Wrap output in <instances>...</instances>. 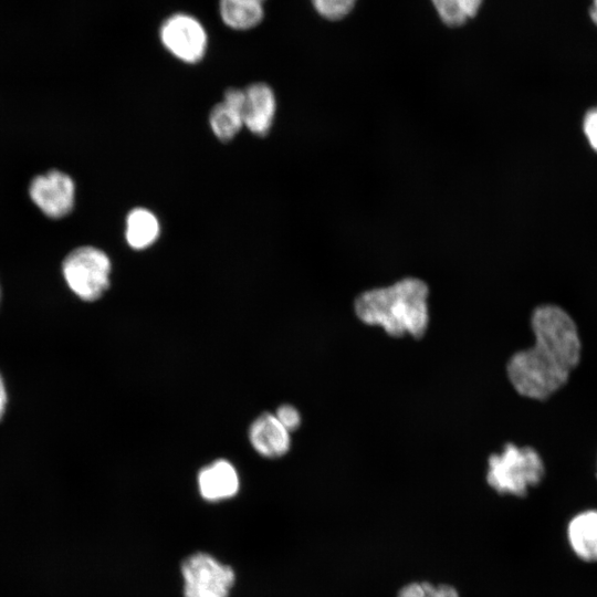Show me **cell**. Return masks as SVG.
<instances>
[{
	"mask_svg": "<svg viewBox=\"0 0 597 597\" xmlns=\"http://www.w3.org/2000/svg\"><path fill=\"white\" fill-rule=\"evenodd\" d=\"M534 344L506 364L513 388L523 397L548 398L563 387L580 359V338L573 318L557 305H541L532 314Z\"/></svg>",
	"mask_w": 597,
	"mask_h": 597,
	"instance_id": "obj_1",
	"label": "cell"
},
{
	"mask_svg": "<svg viewBox=\"0 0 597 597\" xmlns=\"http://www.w3.org/2000/svg\"><path fill=\"white\" fill-rule=\"evenodd\" d=\"M429 289L415 277L359 294L354 302L356 316L367 325L381 326L390 336L409 334L420 338L429 325Z\"/></svg>",
	"mask_w": 597,
	"mask_h": 597,
	"instance_id": "obj_2",
	"label": "cell"
},
{
	"mask_svg": "<svg viewBox=\"0 0 597 597\" xmlns=\"http://www.w3.org/2000/svg\"><path fill=\"white\" fill-rule=\"evenodd\" d=\"M544 463L532 447L507 443L488 460L486 483L501 495L525 496L544 475Z\"/></svg>",
	"mask_w": 597,
	"mask_h": 597,
	"instance_id": "obj_3",
	"label": "cell"
},
{
	"mask_svg": "<svg viewBox=\"0 0 597 597\" xmlns=\"http://www.w3.org/2000/svg\"><path fill=\"white\" fill-rule=\"evenodd\" d=\"M112 265L107 254L95 247H80L64 259L62 272L71 291L81 300L93 302L109 286Z\"/></svg>",
	"mask_w": 597,
	"mask_h": 597,
	"instance_id": "obj_4",
	"label": "cell"
},
{
	"mask_svg": "<svg viewBox=\"0 0 597 597\" xmlns=\"http://www.w3.org/2000/svg\"><path fill=\"white\" fill-rule=\"evenodd\" d=\"M185 597H229L234 572L207 553L188 556L181 564Z\"/></svg>",
	"mask_w": 597,
	"mask_h": 597,
	"instance_id": "obj_5",
	"label": "cell"
},
{
	"mask_svg": "<svg viewBox=\"0 0 597 597\" xmlns=\"http://www.w3.org/2000/svg\"><path fill=\"white\" fill-rule=\"evenodd\" d=\"M163 45L176 59L193 64L205 56L208 36L203 25L187 13H175L167 18L159 30Z\"/></svg>",
	"mask_w": 597,
	"mask_h": 597,
	"instance_id": "obj_6",
	"label": "cell"
},
{
	"mask_svg": "<svg viewBox=\"0 0 597 597\" xmlns=\"http://www.w3.org/2000/svg\"><path fill=\"white\" fill-rule=\"evenodd\" d=\"M29 193L44 214L50 218H62L73 208L75 186L65 172L50 170L32 180Z\"/></svg>",
	"mask_w": 597,
	"mask_h": 597,
	"instance_id": "obj_7",
	"label": "cell"
},
{
	"mask_svg": "<svg viewBox=\"0 0 597 597\" xmlns=\"http://www.w3.org/2000/svg\"><path fill=\"white\" fill-rule=\"evenodd\" d=\"M244 91L242 107L243 127L256 136H265L271 130L276 100L270 85L263 82L250 84Z\"/></svg>",
	"mask_w": 597,
	"mask_h": 597,
	"instance_id": "obj_8",
	"label": "cell"
},
{
	"mask_svg": "<svg viewBox=\"0 0 597 597\" xmlns=\"http://www.w3.org/2000/svg\"><path fill=\"white\" fill-rule=\"evenodd\" d=\"M249 440L253 449L265 458L282 457L291 446L290 432L269 412L262 413L251 423Z\"/></svg>",
	"mask_w": 597,
	"mask_h": 597,
	"instance_id": "obj_9",
	"label": "cell"
},
{
	"mask_svg": "<svg viewBox=\"0 0 597 597\" xmlns=\"http://www.w3.org/2000/svg\"><path fill=\"white\" fill-rule=\"evenodd\" d=\"M198 486L201 496L207 501H221L238 493L239 476L230 462L220 459L199 472Z\"/></svg>",
	"mask_w": 597,
	"mask_h": 597,
	"instance_id": "obj_10",
	"label": "cell"
},
{
	"mask_svg": "<svg viewBox=\"0 0 597 597\" xmlns=\"http://www.w3.org/2000/svg\"><path fill=\"white\" fill-rule=\"evenodd\" d=\"M568 540L574 552L585 561H597V511L588 510L568 524Z\"/></svg>",
	"mask_w": 597,
	"mask_h": 597,
	"instance_id": "obj_11",
	"label": "cell"
},
{
	"mask_svg": "<svg viewBox=\"0 0 597 597\" xmlns=\"http://www.w3.org/2000/svg\"><path fill=\"white\" fill-rule=\"evenodd\" d=\"M159 233V220L150 210L137 207L127 214L125 238L132 249L149 248L157 241Z\"/></svg>",
	"mask_w": 597,
	"mask_h": 597,
	"instance_id": "obj_12",
	"label": "cell"
},
{
	"mask_svg": "<svg viewBox=\"0 0 597 597\" xmlns=\"http://www.w3.org/2000/svg\"><path fill=\"white\" fill-rule=\"evenodd\" d=\"M219 12L223 23L238 31L255 28L264 18L263 3L248 0H220Z\"/></svg>",
	"mask_w": 597,
	"mask_h": 597,
	"instance_id": "obj_13",
	"label": "cell"
},
{
	"mask_svg": "<svg viewBox=\"0 0 597 597\" xmlns=\"http://www.w3.org/2000/svg\"><path fill=\"white\" fill-rule=\"evenodd\" d=\"M213 135L221 142H229L243 127L242 106L224 101L216 104L209 115Z\"/></svg>",
	"mask_w": 597,
	"mask_h": 597,
	"instance_id": "obj_14",
	"label": "cell"
},
{
	"mask_svg": "<svg viewBox=\"0 0 597 597\" xmlns=\"http://www.w3.org/2000/svg\"><path fill=\"white\" fill-rule=\"evenodd\" d=\"M431 3L442 23L458 28L478 14L483 0H431Z\"/></svg>",
	"mask_w": 597,
	"mask_h": 597,
	"instance_id": "obj_15",
	"label": "cell"
},
{
	"mask_svg": "<svg viewBox=\"0 0 597 597\" xmlns=\"http://www.w3.org/2000/svg\"><path fill=\"white\" fill-rule=\"evenodd\" d=\"M397 597H461L451 584H434L429 580H412L401 586Z\"/></svg>",
	"mask_w": 597,
	"mask_h": 597,
	"instance_id": "obj_16",
	"label": "cell"
},
{
	"mask_svg": "<svg viewBox=\"0 0 597 597\" xmlns=\"http://www.w3.org/2000/svg\"><path fill=\"white\" fill-rule=\"evenodd\" d=\"M315 11L324 19L338 21L346 18L358 0H311Z\"/></svg>",
	"mask_w": 597,
	"mask_h": 597,
	"instance_id": "obj_17",
	"label": "cell"
},
{
	"mask_svg": "<svg viewBox=\"0 0 597 597\" xmlns=\"http://www.w3.org/2000/svg\"><path fill=\"white\" fill-rule=\"evenodd\" d=\"M274 416L289 432L297 429L301 425V415L298 410L291 405L280 406Z\"/></svg>",
	"mask_w": 597,
	"mask_h": 597,
	"instance_id": "obj_18",
	"label": "cell"
},
{
	"mask_svg": "<svg viewBox=\"0 0 597 597\" xmlns=\"http://www.w3.org/2000/svg\"><path fill=\"white\" fill-rule=\"evenodd\" d=\"M583 128L591 148L597 151V107L585 114Z\"/></svg>",
	"mask_w": 597,
	"mask_h": 597,
	"instance_id": "obj_19",
	"label": "cell"
},
{
	"mask_svg": "<svg viewBox=\"0 0 597 597\" xmlns=\"http://www.w3.org/2000/svg\"><path fill=\"white\" fill-rule=\"evenodd\" d=\"M8 404V394L3 378L0 374V420L2 419Z\"/></svg>",
	"mask_w": 597,
	"mask_h": 597,
	"instance_id": "obj_20",
	"label": "cell"
},
{
	"mask_svg": "<svg viewBox=\"0 0 597 597\" xmlns=\"http://www.w3.org/2000/svg\"><path fill=\"white\" fill-rule=\"evenodd\" d=\"M589 15L593 22L597 25V0H593L589 9Z\"/></svg>",
	"mask_w": 597,
	"mask_h": 597,
	"instance_id": "obj_21",
	"label": "cell"
},
{
	"mask_svg": "<svg viewBox=\"0 0 597 597\" xmlns=\"http://www.w3.org/2000/svg\"><path fill=\"white\" fill-rule=\"evenodd\" d=\"M248 1H253V2L263 3L264 0H248Z\"/></svg>",
	"mask_w": 597,
	"mask_h": 597,
	"instance_id": "obj_22",
	"label": "cell"
}]
</instances>
